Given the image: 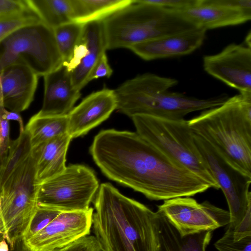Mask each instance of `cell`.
Returning <instances> with one entry per match:
<instances>
[{
    "instance_id": "1",
    "label": "cell",
    "mask_w": 251,
    "mask_h": 251,
    "mask_svg": "<svg viewBox=\"0 0 251 251\" xmlns=\"http://www.w3.org/2000/svg\"><path fill=\"white\" fill-rule=\"evenodd\" d=\"M89 151L106 177L151 200L190 197L211 188L136 132L101 130L95 136Z\"/></svg>"
},
{
    "instance_id": "2",
    "label": "cell",
    "mask_w": 251,
    "mask_h": 251,
    "mask_svg": "<svg viewBox=\"0 0 251 251\" xmlns=\"http://www.w3.org/2000/svg\"><path fill=\"white\" fill-rule=\"evenodd\" d=\"M92 226L101 251H155V212L101 183L94 199Z\"/></svg>"
},
{
    "instance_id": "3",
    "label": "cell",
    "mask_w": 251,
    "mask_h": 251,
    "mask_svg": "<svg viewBox=\"0 0 251 251\" xmlns=\"http://www.w3.org/2000/svg\"><path fill=\"white\" fill-rule=\"evenodd\" d=\"M188 121L194 133L251 177V93H239Z\"/></svg>"
},
{
    "instance_id": "4",
    "label": "cell",
    "mask_w": 251,
    "mask_h": 251,
    "mask_svg": "<svg viewBox=\"0 0 251 251\" xmlns=\"http://www.w3.org/2000/svg\"><path fill=\"white\" fill-rule=\"evenodd\" d=\"M177 83L175 78L150 73L128 79L114 90L116 109L130 118L144 115L180 120L190 113L220 106L228 99L223 95L200 99L171 91Z\"/></svg>"
},
{
    "instance_id": "5",
    "label": "cell",
    "mask_w": 251,
    "mask_h": 251,
    "mask_svg": "<svg viewBox=\"0 0 251 251\" xmlns=\"http://www.w3.org/2000/svg\"><path fill=\"white\" fill-rule=\"evenodd\" d=\"M106 50L132 45L197 27L178 12L133 0L102 20Z\"/></svg>"
},
{
    "instance_id": "6",
    "label": "cell",
    "mask_w": 251,
    "mask_h": 251,
    "mask_svg": "<svg viewBox=\"0 0 251 251\" xmlns=\"http://www.w3.org/2000/svg\"><path fill=\"white\" fill-rule=\"evenodd\" d=\"M136 132L175 161L201 178L211 188L219 187L200 153L188 121L144 115L131 118Z\"/></svg>"
},
{
    "instance_id": "7",
    "label": "cell",
    "mask_w": 251,
    "mask_h": 251,
    "mask_svg": "<svg viewBox=\"0 0 251 251\" xmlns=\"http://www.w3.org/2000/svg\"><path fill=\"white\" fill-rule=\"evenodd\" d=\"M63 62L53 29L41 21L15 30L0 43V71L22 64L44 76Z\"/></svg>"
},
{
    "instance_id": "8",
    "label": "cell",
    "mask_w": 251,
    "mask_h": 251,
    "mask_svg": "<svg viewBox=\"0 0 251 251\" xmlns=\"http://www.w3.org/2000/svg\"><path fill=\"white\" fill-rule=\"evenodd\" d=\"M38 185L30 154L0 188L1 215L10 250L18 240L23 239L28 230L37 208Z\"/></svg>"
},
{
    "instance_id": "9",
    "label": "cell",
    "mask_w": 251,
    "mask_h": 251,
    "mask_svg": "<svg viewBox=\"0 0 251 251\" xmlns=\"http://www.w3.org/2000/svg\"><path fill=\"white\" fill-rule=\"evenodd\" d=\"M94 172L80 164H72L60 174L39 184L37 204L61 212L89 209L99 188Z\"/></svg>"
},
{
    "instance_id": "10",
    "label": "cell",
    "mask_w": 251,
    "mask_h": 251,
    "mask_svg": "<svg viewBox=\"0 0 251 251\" xmlns=\"http://www.w3.org/2000/svg\"><path fill=\"white\" fill-rule=\"evenodd\" d=\"M193 137L209 171L226 197L230 217L228 227L234 230L251 205L249 191L251 177L233 167L201 137L194 133Z\"/></svg>"
},
{
    "instance_id": "11",
    "label": "cell",
    "mask_w": 251,
    "mask_h": 251,
    "mask_svg": "<svg viewBox=\"0 0 251 251\" xmlns=\"http://www.w3.org/2000/svg\"><path fill=\"white\" fill-rule=\"evenodd\" d=\"M162 212L182 235L213 231L228 225L229 211L205 201L199 203L195 199L179 197L164 201L158 206Z\"/></svg>"
},
{
    "instance_id": "12",
    "label": "cell",
    "mask_w": 251,
    "mask_h": 251,
    "mask_svg": "<svg viewBox=\"0 0 251 251\" xmlns=\"http://www.w3.org/2000/svg\"><path fill=\"white\" fill-rule=\"evenodd\" d=\"M93 208L61 212L48 226L26 240L31 251H55L88 235L92 226Z\"/></svg>"
},
{
    "instance_id": "13",
    "label": "cell",
    "mask_w": 251,
    "mask_h": 251,
    "mask_svg": "<svg viewBox=\"0 0 251 251\" xmlns=\"http://www.w3.org/2000/svg\"><path fill=\"white\" fill-rule=\"evenodd\" d=\"M204 71L239 93H251V47L230 44L203 58Z\"/></svg>"
},
{
    "instance_id": "14",
    "label": "cell",
    "mask_w": 251,
    "mask_h": 251,
    "mask_svg": "<svg viewBox=\"0 0 251 251\" xmlns=\"http://www.w3.org/2000/svg\"><path fill=\"white\" fill-rule=\"evenodd\" d=\"M116 107L114 90L103 88L90 94L67 115L68 134L72 139L85 135L108 119Z\"/></svg>"
},
{
    "instance_id": "15",
    "label": "cell",
    "mask_w": 251,
    "mask_h": 251,
    "mask_svg": "<svg viewBox=\"0 0 251 251\" xmlns=\"http://www.w3.org/2000/svg\"><path fill=\"white\" fill-rule=\"evenodd\" d=\"M38 76L27 66L9 65L0 71V104L17 113L27 109L32 102Z\"/></svg>"
},
{
    "instance_id": "16",
    "label": "cell",
    "mask_w": 251,
    "mask_h": 251,
    "mask_svg": "<svg viewBox=\"0 0 251 251\" xmlns=\"http://www.w3.org/2000/svg\"><path fill=\"white\" fill-rule=\"evenodd\" d=\"M206 31L197 27L138 43L129 49L147 61L185 55L202 45Z\"/></svg>"
},
{
    "instance_id": "17",
    "label": "cell",
    "mask_w": 251,
    "mask_h": 251,
    "mask_svg": "<svg viewBox=\"0 0 251 251\" xmlns=\"http://www.w3.org/2000/svg\"><path fill=\"white\" fill-rule=\"evenodd\" d=\"M44 95L38 113L45 116H67L81 96L73 84L71 72L62 64L44 76Z\"/></svg>"
},
{
    "instance_id": "18",
    "label": "cell",
    "mask_w": 251,
    "mask_h": 251,
    "mask_svg": "<svg viewBox=\"0 0 251 251\" xmlns=\"http://www.w3.org/2000/svg\"><path fill=\"white\" fill-rule=\"evenodd\" d=\"M177 12L196 26L206 30L240 25L251 19V12L220 4L214 0H200L198 4Z\"/></svg>"
},
{
    "instance_id": "19",
    "label": "cell",
    "mask_w": 251,
    "mask_h": 251,
    "mask_svg": "<svg viewBox=\"0 0 251 251\" xmlns=\"http://www.w3.org/2000/svg\"><path fill=\"white\" fill-rule=\"evenodd\" d=\"M155 251H205L212 231H204L185 235L160 211L155 212L153 219Z\"/></svg>"
},
{
    "instance_id": "20",
    "label": "cell",
    "mask_w": 251,
    "mask_h": 251,
    "mask_svg": "<svg viewBox=\"0 0 251 251\" xmlns=\"http://www.w3.org/2000/svg\"><path fill=\"white\" fill-rule=\"evenodd\" d=\"M72 138L66 134L32 148L35 178L38 184L57 176L66 168V157Z\"/></svg>"
},
{
    "instance_id": "21",
    "label": "cell",
    "mask_w": 251,
    "mask_h": 251,
    "mask_svg": "<svg viewBox=\"0 0 251 251\" xmlns=\"http://www.w3.org/2000/svg\"><path fill=\"white\" fill-rule=\"evenodd\" d=\"M83 36L87 44L88 53L79 65L71 72L73 84L79 91L89 82L93 69L107 50L102 20L85 24Z\"/></svg>"
},
{
    "instance_id": "22",
    "label": "cell",
    "mask_w": 251,
    "mask_h": 251,
    "mask_svg": "<svg viewBox=\"0 0 251 251\" xmlns=\"http://www.w3.org/2000/svg\"><path fill=\"white\" fill-rule=\"evenodd\" d=\"M133 0H72L73 21L86 24L101 21Z\"/></svg>"
},
{
    "instance_id": "23",
    "label": "cell",
    "mask_w": 251,
    "mask_h": 251,
    "mask_svg": "<svg viewBox=\"0 0 251 251\" xmlns=\"http://www.w3.org/2000/svg\"><path fill=\"white\" fill-rule=\"evenodd\" d=\"M68 116H45L37 113L30 118L25 127L31 145L41 143L67 133Z\"/></svg>"
},
{
    "instance_id": "24",
    "label": "cell",
    "mask_w": 251,
    "mask_h": 251,
    "mask_svg": "<svg viewBox=\"0 0 251 251\" xmlns=\"http://www.w3.org/2000/svg\"><path fill=\"white\" fill-rule=\"evenodd\" d=\"M43 23L54 29L73 21L72 0H26Z\"/></svg>"
},
{
    "instance_id": "25",
    "label": "cell",
    "mask_w": 251,
    "mask_h": 251,
    "mask_svg": "<svg viewBox=\"0 0 251 251\" xmlns=\"http://www.w3.org/2000/svg\"><path fill=\"white\" fill-rule=\"evenodd\" d=\"M32 149L29 136L25 130L10 141L7 155L0 164V188L11 174L30 155Z\"/></svg>"
},
{
    "instance_id": "26",
    "label": "cell",
    "mask_w": 251,
    "mask_h": 251,
    "mask_svg": "<svg viewBox=\"0 0 251 251\" xmlns=\"http://www.w3.org/2000/svg\"><path fill=\"white\" fill-rule=\"evenodd\" d=\"M84 25L83 24L73 21L53 29L56 43L63 62L67 61L71 57L75 46L82 37Z\"/></svg>"
},
{
    "instance_id": "27",
    "label": "cell",
    "mask_w": 251,
    "mask_h": 251,
    "mask_svg": "<svg viewBox=\"0 0 251 251\" xmlns=\"http://www.w3.org/2000/svg\"><path fill=\"white\" fill-rule=\"evenodd\" d=\"M40 21L32 10L20 14L0 17V43L15 30Z\"/></svg>"
},
{
    "instance_id": "28",
    "label": "cell",
    "mask_w": 251,
    "mask_h": 251,
    "mask_svg": "<svg viewBox=\"0 0 251 251\" xmlns=\"http://www.w3.org/2000/svg\"><path fill=\"white\" fill-rule=\"evenodd\" d=\"M61 212L56 209L37 204V209L23 239L26 240L43 229Z\"/></svg>"
},
{
    "instance_id": "29",
    "label": "cell",
    "mask_w": 251,
    "mask_h": 251,
    "mask_svg": "<svg viewBox=\"0 0 251 251\" xmlns=\"http://www.w3.org/2000/svg\"><path fill=\"white\" fill-rule=\"evenodd\" d=\"M233 230L228 227L226 232L215 244L219 251H251V236L239 240L233 239Z\"/></svg>"
},
{
    "instance_id": "30",
    "label": "cell",
    "mask_w": 251,
    "mask_h": 251,
    "mask_svg": "<svg viewBox=\"0 0 251 251\" xmlns=\"http://www.w3.org/2000/svg\"><path fill=\"white\" fill-rule=\"evenodd\" d=\"M6 109L0 104V164L6 158L9 144L10 124L5 117Z\"/></svg>"
},
{
    "instance_id": "31",
    "label": "cell",
    "mask_w": 251,
    "mask_h": 251,
    "mask_svg": "<svg viewBox=\"0 0 251 251\" xmlns=\"http://www.w3.org/2000/svg\"><path fill=\"white\" fill-rule=\"evenodd\" d=\"M55 251H101V249L95 236L88 235Z\"/></svg>"
},
{
    "instance_id": "32",
    "label": "cell",
    "mask_w": 251,
    "mask_h": 251,
    "mask_svg": "<svg viewBox=\"0 0 251 251\" xmlns=\"http://www.w3.org/2000/svg\"><path fill=\"white\" fill-rule=\"evenodd\" d=\"M31 11L26 0H0V17L24 13Z\"/></svg>"
},
{
    "instance_id": "33",
    "label": "cell",
    "mask_w": 251,
    "mask_h": 251,
    "mask_svg": "<svg viewBox=\"0 0 251 251\" xmlns=\"http://www.w3.org/2000/svg\"><path fill=\"white\" fill-rule=\"evenodd\" d=\"M88 49L87 43L83 33L79 42L75 46L70 58L66 62H63L69 72H71L77 67L83 58L87 55Z\"/></svg>"
},
{
    "instance_id": "34",
    "label": "cell",
    "mask_w": 251,
    "mask_h": 251,
    "mask_svg": "<svg viewBox=\"0 0 251 251\" xmlns=\"http://www.w3.org/2000/svg\"><path fill=\"white\" fill-rule=\"evenodd\" d=\"M146 2L163 8L179 11L198 4L200 0H144Z\"/></svg>"
},
{
    "instance_id": "35",
    "label": "cell",
    "mask_w": 251,
    "mask_h": 251,
    "mask_svg": "<svg viewBox=\"0 0 251 251\" xmlns=\"http://www.w3.org/2000/svg\"><path fill=\"white\" fill-rule=\"evenodd\" d=\"M113 70L109 65L106 53L100 58L89 77V82L103 77H109Z\"/></svg>"
},
{
    "instance_id": "36",
    "label": "cell",
    "mask_w": 251,
    "mask_h": 251,
    "mask_svg": "<svg viewBox=\"0 0 251 251\" xmlns=\"http://www.w3.org/2000/svg\"><path fill=\"white\" fill-rule=\"evenodd\" d=\"M249 236H251V205L249 206L242 220L233 231V239L236 241Z\"/></svg>"
},
{
    "instance_id": "37",
    "label": "cell",
    "mask_w": 251,
    "mask_h": 251,
    "mask_svg": "<svg viewBox=\"0 0 251 251\" xmlns=\"http://www.w3.org/2000/svg\"><path fill=\"white\" fill-rule=\"evenodd\" d=\"M6 119L9 122L14 121L17 122L19 125L20 132H23L25 130L23 121L19 113L9 111L7 109L5 112Z\"/></svg>"
},
{
    "instance_id": "38",
    "label": "cell",
    "mask_w": 251,
    "mask_h": 251,
    "mask_svg": "<svg viewBox=\"0 0 251 251\" xmlns=\"http://www.w3.org/2000/svg\"><path fill=\"white\" fill-rule=\"evenodd\" d=\"M6 236L5 226L1 215L0 213V242L4 239L6 240Z\"/></svg>"
},
{
    "instance_id": "39",
    "label": "cell",
    "mask_w": 251,
    "mask_h": 251,
    "mask_svg": "<svg viewBox=\"0 0 251 251\" xmlns=\"http://www.w3.org/2000/svg\"><path fill=\"white\" fill-rule=\"evenodd\" d=\"M8 244L4 239L0 242V251H11Z\"/></svg>"
},
{
    "instance_id": "40",
    "label": "cell",
    "mask_w": 251,
    "mask_h": 251,
    "mask_svg": "<svg viewBox=\"0 0 251 251\" xmlns=\"http://www.w3.org/2000/svg\"><path fill=\"white\" fill-rule=\"evenodd\" d=\"M0 213L1 214V203H0Z\"/></svg>"
}]
</instances>
